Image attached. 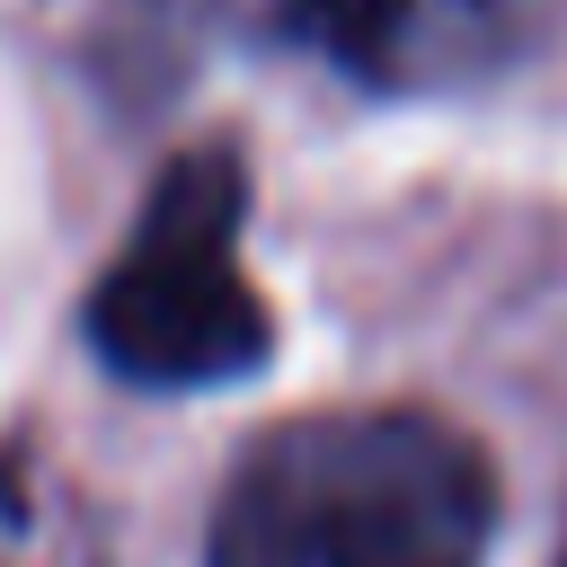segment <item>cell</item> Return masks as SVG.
I'll use <instances>...</instances> for the list:
<instances>
[{
	"mask_svg": "<svg viewBox=\"0 0 567 567\" xmlns=\"http://www.w3.org/2000/svg\"><path fill=\"white\" fill-rule=\"evenodd\" d=\"M487 452L434 408H310L266 425L213 496L204 567H478Z\"/></svg>",
	"mask_w": 567,
	"mask_h": 567,
	"instance_id": "1",
	"label": "cell"
},
{
	"mask_svg": "<svg viewBox=\"0 0 567 567\" xmlns=\"http://www.w3.org/2000/svg\"><path fill=\"white\" fill-rule=\"evenodd\" d=\"M248 168L239 151L204 142L159 168L133 239L89 292V346L133 390H213L248 381L275 346V319L239 266Z\"/></svg>",
	"mask_w": 567,
	"mask_h": 567,
	"instance_id": "2",
	"label": "cell"
}]
</instances>
